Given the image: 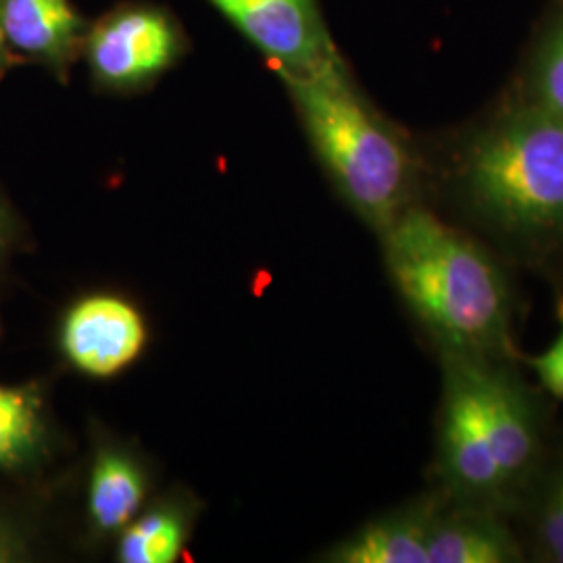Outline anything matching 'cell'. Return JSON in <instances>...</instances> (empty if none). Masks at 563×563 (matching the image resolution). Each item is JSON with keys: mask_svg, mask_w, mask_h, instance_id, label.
Here are the masks:
<instances>
[{"mask_svg": "<svg viewBox=\"0 0 563 563\" xmlns=\"http://www.w3.org/2000/svg\"><path fill=\"white\" fill-rule=\"evenodd\" d=\"M465 374L478 402L495 462L505 481L520 472L532 455V430L523 402L509 384L493 374H484L481 369H465Z\"/></svg>", "mask_w": 563, "mask_h": 563, "instance_id": "obj_9", "label": "cell"}, {"mask_svg": "<svg viewBox=\"0 0 563 563\" xmlns=\"http://www.w3.org/2000/svg\"><path fill=\"white\" fill-rule=\"evenodd\" d=\"M146 344V325L132 302L111 295L78 301L60 325V351L78 372L109 378L136 362Z\"/></svg>", "mask_w": 563, "mask_h": 563, "instance_id": "obj_6", "label": "cell"}, {"mask_svg": "<svg viewBox=\"0 0 563 563\" xmlns=\"http://www.w3.org/2000/svg\"><path fill=\"white\" fill-rule=\"evenodd\" d=\"M184 51V32L169 13L130 4L88 27L81 55L97 84L109 90H134L172 69Z\"/></svg>", "mask_w": 563, "mask_h": 563, "instance_id": "obj_4", "label": "cell"}, {"mask_svg": "<svg viewBox=\"0 0 563 563\" xmlns=\"http://www.w3.org/2000/svg\"><path fill=\"white\" fill-rule=\"evenodd\" d=\"M430 563L511 562V547L497 532L476 526H446L428 534Z\"/></svg>", "mask_w": 563, "mask_h": 563, "instance_id": "obj_14", "label": "cell"}, {"mask_svg": "<svg viewBox=\"0 0 563 563\" xmlns=\"http://www.w3.org/2000/svg\"><path fill=\"white\" fill-rule=\"evenodd\" d=\"M532 367L537 369L539 378L543 380L544 386L563 399V330L544 353L532 360Z\"/></svg>", "mask_w": 563, "mask_h": 563, "instance_id": "obj_16", "label": "cell"}, {"mask_svg": "<svg viewBox=\"0 0 563 563\" xmlns=\"http://www.w3.org/2000/svg\"><path fill=\"white\" fill-rule=\"evenodd\" d=\"M534 84L539 107L563 118V23L544 46Z\"/></svg>", "mask_w": 563, "mask_h": 563, "instance_id": "obj_15", "label": "cell"}, {"mask_svg": "<svg viewBox=\"0 0 563 563\" xmlns=\"http://www.w3.org/2000/svg\"><path fill=\"white\" fill-rule=\"evenodd\" d=\"M547 541L551 544L553 553L558 555V560L563 562V486L558 504L553 507L549 522H547Z\"/></svg>", "mask_w": 563, "mask_h": 563, "instance_id": "obj_17", "label": "cell"}, {"mask_svg": "<svg viewBox=\"0 0 563 563\" xmlns=\"http://www.w3.org/2000/svg\"><path fill=\"white\" fill-rule=\"evenodd\" d=\"M384 236L397 288L441 339L460 349L501 339L504 280L472 242L422 209H402Z\"/></svg>", "mask_w": 563, "mask_h": 563, "instance_id": "obj_2", "label": "cell"}, {"mask_svg": "<svg viewBox=\"0 0 563 563\" xmlns=\"http://www.w3.org/2000/svg\"><path fill=\"white\" fill-rule=\"evenodd\" d=\"M144 497L146 481L139 463L115 449H101L88 486V516L97 532H121L139 516Z\"/></svg>", "mask_w": 563, "mask_h": 563, "instance_id": "obj_10", "label": "cell"}, {"mask_svg": "<svg viewBox=\"0 0 563 563\" xmlns=\"http://www.w3.org/2000/svg\"><path fill=\"white\" fill-rule=\"evenodd\" d=\"M330 562L430 563L428 532L411 520L374 523L332 551Z\"/></svg>", "mask_w": 563, "mask_h": 563, "instance_id": "obj_12", "label": "cell"}, {"mask_svg": "<svg viewBox=\"0 0 563 563\" xmlns=\"http://www.w3.org/2000/svg\"><path fill=\"white\" fill-rule=\"evenodd\" d=\"M253 42L276 71H307L339 53L318 0H207Z\"/></svg>", "mask_w": 563, "mask_h": 563, "instance_id": "obj_5", "label": "cell"}, {"mask_svg": "<svg viewBox=\"0 0 563 563\" xmlns=\"http://www.w3.org/2000/svg\"><path fill=\"white\" fill-rule=\"evenodd\" d=\"M4 55H7V41H4V34H2V23H0V65L4 63Z\"/></svg>", "mask_w": 563, "mask_h": 563, "instance_id": "obj_19", "label": "cell"}, {"mask_svg": "<svg viewBox=\"0 0 563 563\" xmlns=\"http://www.w3.org/2000/svg\"><path fill=\"white\" fill-rule=\"evenodd\" d=\"M276 74L332 180L384 232L409 192L411 162L399 136L363 99L341 55L307 71Z\"/></svg>", "mask_w": 563, "mask_h": 563, "instance_id": "obj_1", "label": "cell"}, {"mask_svg": "<svg viewBox=\"0 0 563 563\" xmlns=\"http://www.w3.org/2000/svg\"><path fill=\"white\" fill-rule=\"evenodd\" d=\"M186 518L174 507L142 514L121 530L118 560L123 563H174L186 543Z\"/></svg>", "mask_w": 563, "mask_h": 563, "instance_id": "obj_13", "label": "cell"}, {"mask_svg": "<svg viewBox=\"0 0 563 563\" xmlns=\"http://www.w3.org/2000/svg\"><path fill=\"white\" fill-rule=\"evenodd\" d=\"M7 46L63 74L84 51L88 25L71 0H0Z\"/></svg>", "mask_w": 563, "mask_h": 563, "instance_id": "obj_7", "label": "cell"}, {"mask_svg": "<svg viewBox=\"0 0 563 563\" xmlns=\"http://www.w3.org/2000/svg\"><path fill=\"white\" fill-rule=\"evenodd\" d=\"M20 553L18 537L11 532V528L0 523V563L15 562Z\"/></svg>", "mask_w": 563, "mask_h": 563, "instance_id": "obj_18", "label": "cell"}, {"mask_svg": "<svg viewBox=\"0 0 563 563\" xmlns=\"http://www.w3.org/2000/svg\"><path fill=\"white\" fill-rule=\"evenodd\" d=\"M472 195L511 228L563 222V118L534 107L495 125L467 162Z\"/></svg>", "mask_w": 563, "mask_h": 563, "instance_id": "obj_3", "label": "cell"}, {"mask_svg": "<svg viewBox=\"0 0 563 563\" xmlns=\"http://www.w3.org/2000/svg\"><path fill=\"white\" fill-rule=\"evenodd\" d=\"M46 444L44 402L36 386L0 383V470L36 462Z\"/></svg>", "mask_w": 563, "mask_h": 563, "instance_id": "obj_11", "label": "cell"}, {"mask_svg": "<svg viewBox=\"0 0 563 563\" xmlns=\"http://www.w3.org/2000/svg\"><path fill=\"white\" fill-rule=\"evenodd\" d=\"M444 446L453 476L465 486L481 490L504 481L465 369L457 374L449 390Z\"/></svg>", "mask_w": 563, "mask_h": 563, "instance_id": "obj_8", "label": "cell"}]
</instances>
